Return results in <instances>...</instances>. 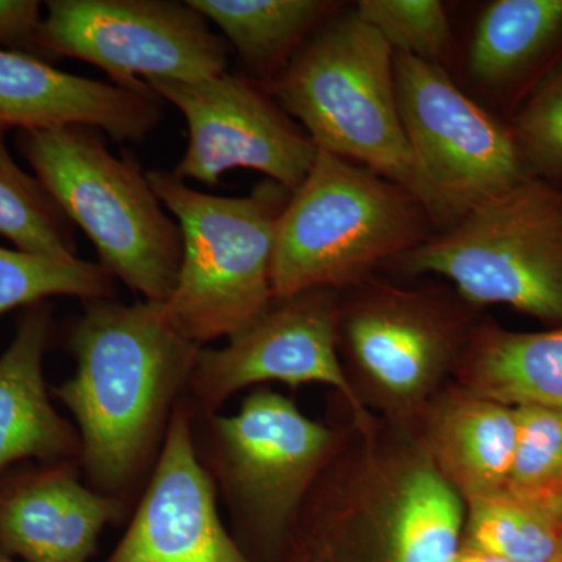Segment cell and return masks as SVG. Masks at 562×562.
<instances>
[{
    "instance_id": "obj_21",
    "label": "cell",
    "mask_w": 562,
    "mask_h": 562,
    "mask_svg": "<svg viewBox=\"0 0 562 562\" xmlns=\"http://www.w3.org/2000/svg\"><path fill=\"white\" fill-rule=\"evenodd\" d=\"M221 29L258 83H269L339 10L325 0H188Z\"/></svg>"
},
{
    "instance_id": "obj_12",
    "label": "cell",
    "mask_w": 562,
    "mask_h": 562,
    "mask_svg": "<svg viewBox=\"0 0 562 562\" xmlns=\"http://www.w3.org/2000/svg\"><path fill=\"white\" fill-rule=\"evenodd\" d=\"M339 291L316 288L273 297L255 319L221 349L199 351L188 392L195 412L214 414L247 387L265 383L327 384L366 425L375 414L362 408L338 357Z\"/></svg>"
},
{
    "instance_id": "obj_20",
    "label": "cell",
    "mask_w": 562,
    "mask_h": 562,
    "mask_svg": "<svg viewBox=\"0 0 562 562\" xmlns=\"http://www.w3.org/2000/svg\"><path fill=\"white\" fill-rule=\"evenodd\" d=\"M453 380L505 405L562 409V325L517 333L483 317Z\"/></svg>"
},
{
    "instance_id": "obj_27",
    "label": "cell",
    "mask_w": 562,
    "mask_h": 562,
    "mask_svg": "<svg viewBox=\"0 0 562 562\" xmlns=\"http://www.w3.org/2000/svg\"><path fill=\"white\" fill-rule=\"evenodd\" d=\"M506 122L530 176L562 184V63Z\"/></svg>"
},
{
    "instance_id": "obj_3",
    "label": "cell",
    "mask_w": 562,
    "mask_h": 562,
    "mask_svg": "<svg viewBox=\"0 0 562 562\" xmlns=\"http://www.w3.org/2000/svg\"><path fill=\"white\" fill-rule=\"evenodd\" d=\"M483 308L452 286L372 276L339 292L338 357L362 408L408 430L453 382Z\"/></svg>"
},
{
    "instance_id": "obj_6",
    "label": "cell",
    "mask_w": 562,
    "mask_h": 562,
    "mask_svg": "<svg viewBox=\"0 0 562 562\" xmlns=\"http://www.w3.org/2000/svg\"><path fill=\"white\" fill-rule=\"evenodd\" d=\"M330 424L291 398L257 387L235 414H203L201 458L231 514L233 536L255 562H281L306 495L349 431V412Z\"/></svg>"
},
{
    "instance_id": "obj_22",
    "label": "cell",
    "mask_w": 562,
    "mask_h": 562,
    "mask_svg": "<svg viewBox=\"0 0 562 562\" xmlns=\"http://www.w3.org/2000/svg\"><path fill=\"white\" fill-rule=\"evenodd\" d=\"M0 128V235L18 250L47 258H77L72 222L36 177L22 171Z\"/></svg>"
},
{
    "instance_id": "obj_24",
    "label": "cell",
    "mask_w": 562,
    "mask_h": 562,
    "mask_svg": "<svg viewBox=\"0 0 562 562\" xmlns=\"http://www.w3.org/2000/svg\"><path fill=\"white\" fill-rule=\"evenodd\" d=\"M114 280L101 262L60 260L0 247V316L55 295L79 297L85 303L113 301Z\"/></svg>"
},
{
    "instance_id": "obj_29",
    "label": "cell",
    "mask_w": 562,
    "mask_h": 562,
    "mask_svg": "<svg viewBox=\"0 0 562 562\" xmlns=\"http://www.w3.org/2000/svg\"><path fill=\"white\" fill-rule=\"evenodd\" d=\"M524 501L530 502L539 512L546 514L550 522L554 525V528H557L562 536V483L553 487L552 491L539 495V497L524 498Z\"/></svg>"
},
{
    "instance_id": "obj_5",
    "label": "cell",
    "mask_w": 562,
    "mask_h": 562,
    "mask_svg": "<svg viewBox=\"0 0 562 562\" xmlns=\"http://www.w3.org/2000/svg\"><path fill=\"white\" fill-rule=\"evenodd\" d=\"M146 177L183 236L179 279L158 312L198 346L231 338L273 299V246L292 192L266 179L243 198H221L165 169Z\"/></svg>"
},
{
    "instance_id": "obj_25",
    "label": "cell",
    "mask_w": 562,
    "mask_h": 562,
    "mask_svg": "<svg viewBox=\"0 0 562 562\" xmlns=\"http://www.w3.org/2000/svg\"><path fill=\"white\" fill-rule=\"evenodd\" d=\"M353 11L380 33L394 54L443 68L452 58V27L439 0H360Z\"/></svg>"
},
{
    "instance_id": "obj_14",
    "label": "cell",
    "mask_w": 562,
    "mask_h": 562,
    "mask_svg": "<svg viewBox=\"0 0 562 562\" xmlns=\"http://www.w3.org/2000/svg\"><path fill=\"white\" fill-rule=\"evenodd\" d=\"M194 420V406L177 403L149 484L121 541L102 562H255L222 522Z\"/></svg>"
},
{
    "instance_id": "obj_7",
    "label": "cell",
    "mask_w": 562,
    "mask_h": 562,
    "mask_svg": "<svg viewBox=\"0 0 562 562\" xmlns=\"http://www.w3.org/2000/svg\"><path fill=\"white\" fill-rule=\"evenodd\" d=\"M18 147L66 217L94 244L103 268L146 302L168 301L183 236L139 162L114 157L103 132L81 125L21 132Z\"/></svg>"
},
{
    "instance_id": "obj_17",
    "label": "cell",
    "mask_w": 562,
    "mask_h": 562,
    "mask_svg": "<svg viewBox=\"0 0 562 562\" xmlns=\"http://www.w3.org/2000/svg\"><path fill=\"white\" fill-rule=\"evenodd\" d=\"M462 501L506 490L516 450L513 406L450 382L408 428Z\"/></svg>"
},
{
    "instance_id": "obj_8",
    "label": "cell",
    "mask_w": 562,
    "mask_h": 562,
    "mask_svg": "<svg viewBox=\"0 0 562 562\" xmlns=\"http://www.w3.org/2000/svg\"><path fill=\"white\" fill-rule=\"evenodd\" d=\"M262 87L301 122L317 150L362 166L414 195L394 50L353 10L333 14Z\"/></svg>"
},
{
    "instance_id": "obj_30",
    "label": "cell",
    "mask_w": 562,
    "mask_h": 562,
    "mask_svg": "<svg viewBox=\"0 0 562 562\" xmlns=\"http://www.w3.org/2000/svg\"><path fill=\"white\" fill-rule=\"evenodd\" d=\"M452 562H508L502 560L501 557L484 552V550L476 549V547L465 546L461 542L460 549L454 554Z\"/></svg>"
},
{
    "instance_id": "obj_13",
    "label": "cell",
    "mask_w": 562,
    "mask_h": 562,
    "mask_svg": "<svg viewBox=\"0 0 562 562\" xmlns=\"http://www.w3.org/2000/svg\"><path fill=\"white\" fill-rule=\"evenodd\" d=\"M146 83L187 121L190 144L172 171L179 179L214 187L225 172L251 169L294 192L312 171L313 139L258 81L225 72Z\"/></svg>"
},
{
    "instance_id": "obj_4",
    "label": "cell",
    "mask_w": 562,
    "mask_h": 562,
    "mask_svg": "<svg viewBox=\"0 0 562 562\" xmlns=\"http://www.w3.org/2000/svg\"><path fill=\"white\" fill-rule=\"evenodd\" d=\"M436 228L401 184L317 150L281 214L273 246V297L344 291L428 241Z\"/></svg>"
},
{
    "instance_id": "obj_26",
    "label": "cell",
    "mask_w": 562,
    "mask_h": 562,
    "mask_svg": "<svg viewBox=\"0 0 562 562\" xmlns=\"http://www.w3.org/2000/svg\"><path fill=\"white\" fill-rule=\"evenodd\" d=\"M516 450L506 490L535 498L562 483V409L552 406H513Z\"/></svg>"
},
{
    "instance_id": "obj_10",
    "label": "cell",
    "mask_w": 562,
    "mask_h": 562,
    "mask_svg": "<svg viewBox=\"0 0 562 562\" xmlns=\"http://www.w3.org/2000/svg\"><path fill=\"white\" fill-rule=\"evenodd\" d=\"M395 90L413 155L417 201L449 231L495 195L530 179L508 122L454 83L443 66L394 54Z\"/></svg>"
},
{
    "instance_id": "obj_28",
    "label": "cell",
    "mask_w": 562,
    "mask_h": 562,
    "mask_svg": "<svg viewBox=\"0 0 562 562\" xmlns=\"http://www.w3.org/2000/svg\"><path fill=\"white\" fill-rule=\"evenodd\" d=\"M41 3L35 0H0V49L52 60L41 44Z\"/></svg>"
},
{
    "instance_id": "obj_16",
    "label": "cell",
    "mask_w": 562,
    "mask_h": 562,
    "mask_svg": "<svg viewBox=\"0 0 562 562\" xmlns=\"http://www.w3.org/2000/svg\"><path fill=\"white\" fill-rule=\"evenodd\" d=\"M127 503L88 486L60 461L0 492V547L24 562H90Z\"/></svg>"
},
{
    "instance_id": "obj_31",
    "label": "cell",
    "mask_w": 562,
    "mask_h": 562,
    "mask_svg": "<svg viewBox=\"0 0 562 562\" xmlns=\"http://www.w3.org/2000/svg\"><path fill=\"white\" fill-rule=\"evenodd\" d=\"M0 562H24L21 561L20 558L13 557V554H10L7 552V550H3L2 547H0Z\"/></svg>"
},
{
    "instance_id": "obj_1",
    "label": "cell",
    "mask_w": 562,
    "mask_h": 562,
    "mask_svg": "<svg viewBox=\"0 0 562 562\" xmlns=\"http://www.w3.org/2000/svg\"><path fill=\"white\" fill-rule=\"evenodd\" d=\"M349 412V409H347ZM341 449L303 502L281 562H452L465 503L416 438L349 413Z\"/></svg>"
},
{
    "instance_id": "obj_19",
    "label": "cell",
    "mask_w": 562,
    "mask_h": 562,
    "mask_svg": "<svg viewBox=\"0 0 562 562\" xmlns=\"http://www.w3.org/2000/svg\"><path fill=\"white\" fill-rule=\"evenodd\" d=\"M49 335V310L38 303L0 357V472L27 458H80L79 432L47 395L43 358Z\"/></svg>"
},
{
    "instance_id": "obj_15",
    "label": "cell",
    "mask_w": 562,
    "mask_h": 562,
    "mask_svg": "<svg viewBox=\"0 0 562 562\" xmlns=\"http://www.w3.org/2000/svg\"><path fill=\"white\" fill-rule=\"evenodd\" d=\"M162 99L146 81L85 79L33 55L0 49V128L21 132L81 127L116 143H143L165 117Z\"/></svg>"
},
{
    "instance_id": "obj_11",
    "label": "cell",
    "mask_w": 562,
    "mask_h": 562,
    "mask_svg": "<svg viewBox=\"0 0 562 562\" xmlns=\"http://www.w3.org/2000/svg\"><path fill=\"white\" fill-rule=\"evenodd\" d=\"M41 44L55 57L79 58L116 85L202 81L227 72L231 47L188 2L50 0Z\"/></svg>"
},
{
    "instance_id": "obj_23",
    "label": "cell",
    "mask_w": 562,
    "mask_h": 562,
    "mask_svg": "<svg viewBox=\"0 0 562 562\" xmlns=\"http://www.w3.org/2000/svg\"><path fill=\"white\" fill-rule=\"evenodd\" d=\"M461 542L508 562H562L561 532L508 491L465 502Z\"/></svg>"
},
{
    "instance_id": "obj_2",
    "label": "cell",
    "mask_w": 562,
    "mask_h": 562,
    "mask_svg": "<svg viewBox=\"0 0 562 562\" xmlns=\"http://www.w3.org/2000/svg\"><path fill=\"white\" fill-rule=\"evenodd\" d=\"M76 373L57 387L95 491L127 503L151 461L202 347L173 330L157 305L88 302L70 333Z\"/></svg>"
},
{
    "instance_id": "obj_9",
    "label": "cell",
    "mask_w": 562,
    "mask_h": 562,
    "mask_svg": "<svg viewBox=\"0 0 562 562\" xmlns=\"http://www.w3.org/2000/svg\"><path fill=\"white\" fill-rule=\"evenodd\" d=\"M384 271L436 276L479 308L506 305L562 325V184L525 179Z\"/></svg>"
},
{
    "instance_id": "obj_18",
    "label": "cell",
    "mask_w": 562,
    "mask_h": 562,
    "mask_svg": "<svg viewBox=\"0 0 562 562\" xmlns=\"http://www.w3.org/2000/svg\"><path fill=\"white\" fill-rule=\"evenodd\" d=\"M562 63V0H494L469 46V76L512 116Z\"/></svg>"
}]
</instances>
